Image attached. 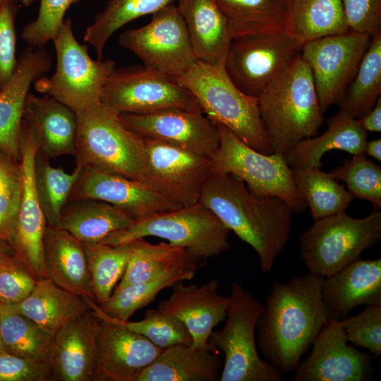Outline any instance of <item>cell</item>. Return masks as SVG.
Masks as SVG:
<instances>
[{
  "label": "cell",
  "mask_w": 381,
  "mask_h": 381,
  "mask_svg": "<svg viewBox=\"0 0 381 381\" xmlns=\"http://www.w3.org/2000/svg\"><path fill=\"white\" fill-rule=\"evenodd\" d=\"M322 279L308 272L272 286L257 322L256 343L263 359L282 373L296 369L329 320Z\"/></svg>",
  "instance_id": "obj_1"
},
{
  "label": "cell",
  "mask_w": 381,
  "mask_h": 381,
  "mask_svg": "<svg viewBox=\"0 0 381 381\" xmlns=\"http://www.w3.org/2000/svg\"><path fill=\"white\" fill-rule=\"evenodd\" d=\"M198 202L253 248L262 272L272 270L291 229L293 212L284 200L257 195L235 175L210 171Z\"/></svg>",
  "instance_id": "obj_2"
},
{
  "label": "cell",
  "mask_w": 381,
  "mask_h": 381,
  "mask_svg": "<svg viewBox=\"0 0 381 381\" xmlns=\"http://www.w3.org/2000/svg\"><path fill=\"white\" fill-rule=\"evenodd\" d=\"M260 117L274 153L284 155L303 139L318 134L324 116L311 71L297 55L264 89Z\"/></svg>",
  "instance_id": "obj_3"
},
{
  "label": "cell",
  "mask_w": 381,
  "mask_h": 381,
  "mask_svg": "<svg viewBox=\"0 0 381 381\" xmlns=\"http://www.w3.org/2000/svg\"><path fill=\"white\" fill-rule=\"evenodd\" d=\"M76 114L75 157L83 169L119 175L144 182V138L101 102Z\"/></svg>",
  "instance_id": "obj_4"
},
{
  "label": "cell",
  "mask_w": 381,
  "mask_h": 381,
  "mask_svg": "<svg viewBox=\"0 0 381 381\" xmlns=\"http://www.w3.org/2000/svg\"><path fill=\"white\" fill-rule=\"evenodd\" d=\"M171 78L195 97L203 114L214 124L228 128L261 153H274L260 117L258 99L239 90L224 68L198 61L185 73Z\"/></svg>",
  "instance_id": "obj_5"
},
{
  "label": "cell",
  "mask_w": 381,
  "mask_h": 381,
  "mask_svg": "<svg viewBox=\"0 0 381 381\" xmlns=\"http://www.w3.org/2000/svg\"><path fill=\"white\" fill-rule=\"evenodd\" d=\"M230 230L200 202L135 219L99 243L119 246L155 236L181 247L197 260L217 257L230 247Z\"/></svg>",
  "instance_id": "obj_6"
},
{
  "label": "cell",
  "mask_w": 381,
  "mask_h": 381,
  "mask_svg": "<svg viewBox=\"0 0 381 381\" xmlns=\"http://www.w3.org/2000/svg\"><path fill=\"white\" fill-rule=\"evenodd\" d=\"M381 239V212L364 218L340 212L314 220L299 236V249L308 272L325 278L360 259Z\"/></svg>",
  "instance_id": "obj_7"
},
{
  "label": "cell",
  "mask_w": 381,
  "mask_h": 381,
  "mask_svg": "<svg viewBox=\"0 0 381 381\" xmlns=\"http://www.w3.org/2000/svg\"><path fill=\"white\" fill-rule=\"evenodd\" d=\"M226 323L213 331L209 344L224 353L219 381H282V373L261 358L255 329L263 305L240 283L231 286Z\"/></svg>",
  "instance_id": "obj_8"
},
{
  "label": "cell",
  "mask_w": 381,
  "mask_h": 381,
  "mask_svg": "<svg viewBox=\"0 0 381 381\" xmlns=\"http://www.w3.org/2000/svg\"><path fill=\"white\" fill-rule=\"evenodd\" d=\"M56 54V68L51 77L34 83L35 90L52 96L75 114L101 102L103 87L116 68L111 59L95 60L85 44L75 37L71 19L64 20L52 40Z\"/></svg>",
  "instance_id": "obj_9"
},
{
  "label": "cell",
  "mask_w": 381,
  "mask_h": 381,
  "mask_svg": "<svg viewBox=\"0 0 381 381\" xmlns=\"http://www.w3.org/2000/svg\"><path fill=\"white\" fill-rule=\"evenodd\" d=\"M219 145L211 159L210 171L231 174L259 196L284 200L293 213H303L308 205L292 177L284 155H266L250 147L224 126L216 124Z\"/></svg>",
  "instance_id": "obj_10"
},
{
  "label": "cell",
  "mask_w": 381,
  "mask_h": 381,
  "mask_svg": "<svg viewBox=\"0 0 381 381\" xmlns=\"http://www.w3.org/2000/svg\"><path fill=\"white\" fill-rule=\"evenodd\" d=\"M101 103L119 114L169 109L202 112L188 90L171 77L145 66L115 68L103 87Z\"/></svg>",
  "instance_id": "obj_11"
},
{
  "label": "cell",
  "mask_w": 381,
  "mask_h": 381,
  "mask_svg": "<svg viewBox=\"0 0 381 381\" xmlns=\"http://www.w3.org/2000/svg\"><path fill=\"white\" fill-rule=\"evenodd\" d=\"M152 16L146 25L122 32L119 44L171 78L185 73L198 60L177 6L171 4Z\"/></svg>",
  "instance_id": "obj_12"
},
{
  "label": "cell",
  "mask_w": 381,
  "mask_h": 381,
  "mask_svg": "<svg viewBox=\"0 0 381 381\" xmlns=\"http://www.w3.org/2000/svg\"><path fill=\"white\" fill-rule=\"evenodd\" d=\"M371 36L349 30L306 42L301 56L308 65L321 110L342 99L353 79Z\"/></svg>",
  "instance_id": "obj_13"
},
{
  "label": "cell",
  "mask_w": 381,
  "mask_h": 381,
  "mask_svg": "<svg viewBox=\"0 0 381 381\" xmlns=\"http://www.w3.org/2000/svg\"><path fill=\"white\" fill-rule=\"evenodd\" d=\"M304 42L285 31L234 39L224 69L245 94L258 97L279 73L301 53Z\"/></svg>",
  "instance_id": "obj_14"
},
{
  "label": "cell",
  "mask_w": 381,
  "mask_h": 381,
  "mask_svg": "<svg viewBox=\"0 0 381 381\" xmlns=\"http://www.w3.org/2000/svg\"><path fill=\"white\" fill-rule=\"evenodd\" d=\"M144 138V183L181 207L198 202L211 159L175 145Z\"/></svg>",
  "instance_id": "obj_15"
},
{
  "label": "cell",
  "mask_w": 381,
  "mask_h": 381,
  "mask_svg": "<svg viewBox=\"0 0 381 381\" xmlns=\"http://www.w3.org/2000/svg\"><path fill=\"white\" fill-rule=\"evenodd\" d=\"M37 151L35 131L23 117L20 133L23 187L11 250L39 280L48 277L44 253L47 224L34 183V164Z\"/></svg>",
  "instance_id": "obj_16"
},
{
  "label": "cell",
  "mask_w": 381,
  "mask_h": 381,
  "mask_svg": "<svg viewBox=\"0 0 381 381\" xmlns=\"http://www.w3.org/2000/svg\"><path fill=\"white\" fill-rule=\"evenodd\" d=\"M86 301L100 319L93 381H137L162 349L103 314L97 303Z\"/></svg>",
  "instance_id": "obj_17"
},
{
  "label": "cell",
  "mask_w": 381,
  "mask_h": 381,
  "mask_svg": "<svg viewBox=\"0 0 381 381\" xmlns=\"http://www.w3.org/2000/svg\"><path fill=\"white\" fill-rule=\"evenodd\" d=\"M348 342L341 321L329 318L315 339L310 354L294 370V380H369L372 374L370 357Z\"/></svg>",
  "instance_id": "obj_18"
},
{
  "label": "cell",
  "mask_w": 381,
  "mask_h": 381,
  "mask_svg": "<svg viewBox=\"0 0 381 381\" xmlns=\"http://www.w3.org/2000/svg\"><path fill=\"white\" fill-rule=\"evenodd\" d=\"M119 116L127 128L143 137L162 140L210 158L219 145L216 124L200 111L169 109Z\"/></svg>",
  "instance_id": "obj_19"
},
{
  "label": "cell",
  "mask_w": 381,
  "mask_h": 381,
  "mask_svg": "<svg viewBox=\"0 0 381 381\" xmlns=\"http://www.w3.org/2000/svg\"><path fill=\"white\" fill-rule=\"evenodd\" d=\"M82 199L108 202L123 210L134 219L181 207L141 181L83 169L69 200Z\"/></svg>",
  "instance_id": "obj_20"
},
{
  "label": "cell",
  "mask_w": 381,
  "mask_h": 381,
  "mask_svg": "<svg viewBox=\"0 0 381 381\" xmlns=\"http://www.w3.org/2000/svg\"><path fill=\"white\" fill-rule=\"evenodd\" d=\"M182 282L171 286V295L161 301L157 308L184 323L193 338V346L214 348L209 339L214 328L226 319L230 298L217 292L219 282L215 279L200 286Z\"/></svg>",
  "instance_id": "obj_21"
},
{
  "label": "cell",
  "mask_w": 381,
  "mask_h": 381,
  "mask_svg": "<svg viewBox=\"0 0 381 381\" xmlns=\"http://www.w3.org/2000/svg\"><path fill=\"white\" fill-rule=\"evenodd\" d=\"M99 322L90 308L55 332L49 358L54 380H93Z\"/></svg>",
  "instance_id": "obj_22"
},
{
  "label": "cell",
  "mask_w": 381,
  "mask_h": 381,
  "mask_svg": "<svg viewBox=\"0 0 381 381\" xmlns=\"http://www.w3.org/2000/svg\"><path fill=\"white\" fill-rule=\"evenodd\" d=\"M52 60L43 47H29L20 55L15 71L0 90V150L20 159V133L31 85L44 76Z\"/></svg>",
  "instance_id": "obj_23"
},
{
  "label": "cell",
  "mask_w": 381,
  "mask_h": 381,
  "mask_svg": "<svg viewBox=\"0 0 381 381\" xmlns=\"http://www.w3.org/2000/svg\"><path fill=\"white\" fill-rule=\"evenodd\" d=\"M321 296L328 318L339 321L358 306H381V259H359L323 278Z\"/></svg>",
  "instance_id": "obj_24"
},
{
  "label": "cell",
  "mask_w": 381,
  "mask_h": 381,
  "mask_svg": "<svg viewBox=\"0 0 381 381\" xmlns=\"http://www.w3.org/2000/svg\"><path fill=\"white\" fill-rule=\"evenodd\" d=\"M194 53L199 61L224 68L233 35L216 0H177Z\"/></svg>",
  "instance_id": "obj_25"
},
{
  "label": "cell",
  "mask_w": 381,
  "mask_h": 381,
  "mask_svg": "<svg viewBox=\"0 0 381 381\" xmlns=\"http://www.w3.org/2000/svg\"><path fill=\"white\" fill-rule=\"evenodd\" d=\"M44 253L48 278L62 289L96 303L81 241L64 229L47 225Z\"/></svg>",
  "instance_id": "obj_26"
},
{
  "label": "cell",
  "mask_w": 381,
  "mask_h": 381,
  "mask_svg": "<svg viewBox=\"0 0 381 381\" xmlns=\"http://www.w3.org/2000/svg\"><path fill=\"white\" fill-rule=\"evenodd\" d=\"M37 136L38 152L47 158L73 155L75 151V113L56 98L29 93L24 116Z\"/></svg>",
  "instance_id": "obj_27"
},
{
  "label": "cell",
  "mask_w": 381,
  "mask_h": 381,
  "mask_svg": "<svg viewBox=\"0 0 381 381\" xmlns=\"http://www.w3.org/2000/svg\"><path fill=\"white\" fill-rule=\"evenodd\" d=\"M367 134L356 119L339 111L328 121V128L322 135L298 142L284 154L292 169L320 168L323 155L332 150H340L352 155L365 153Z\"/></svg>",
  "instance_id": "obj_28"
},
{
  "label": "cell",
  "mask_w": 381,
  "mask_h": 381,
  "mask_svg": "<svg viewBox=\"0 0 381 381\" xmlns=\"http://www.w3.org/2000/svg\"><path fill=\"white\" fill-rule=\"evenodd\" d=\"M214 348L175 345L162 349L137 381H217L222 363Z\"/></svg>",
  "instance_id": "obj_29"
},
{
  "label": "cell",
  "mask_w": 381,
  "mask_h": 381,
  "mask_svg": "<svg viewBox=\"0 0 381 381\" xmlns=\"http://www.w3.org/2000/svg\"><path fill=\"white\" fill-rule=\"evenodd\" d=\"M134 219L108 202L82 199L69 200L55 227L82 243H100L110 234L128 226Z\"/></svg>",
  "instance_id": "obj_30"
},
{
  "label": "cell",
  "mask_w": 381,
  "mask_h": 381,
  "mask_svg": "<svg viewBox=\"0 0 381 381\" xmlns=\"http://www.w3.org/2000/svg\"><path fill=\"white\" fill-rule=\"evenodd\" d=\"M12 306L18 313L54 332L90 309L85 298L62 289L49 278L37 280L32 292Z\"/></svg>",
  "instance_id": "obj_31"
},
{
  "label": "cell",
  "mask_w": 381,
  "mask_h": 381,
  "mask_svg": "<svg viewBox=\"0 0 381 381\" xmlns=\"http://www.w3.org/2000/svg\"><path fill=\"white\" fill-rule=\"evenodd\" d=\"M132 242L133 253L116 288L147 281L164 273L197 272L196 261L181 247L169 243L152 244L144 238Z\"/></svg>",
  "instance_id": "obj_32"
},
{
  "label": "cell",
  "mask_w": 381,
  "mask_h": 381,
  "mask_svg": "<svg viewBox=\"0 0 381 381\" xmlns=\"http://www.w3.org/2000/svg\"><path fill=\"white\" fill-rule=\"evenodd\" d=\"M349 30L341 0H288L284 31L304 43Z\"/></svg>",
  "instance_id": "obj_33"
},
{
  "label": "cell",
  "mask_w": 381,
  "mask_h": 381,
  "mask_svg": "<svg viewBox=\"0 0 381 381\" xmlns=\"http://www.w3.org/2000/svg\"><path fill=\"white\" fill-rule=\"evenodd\" d=\"M233 39L284 31L288 0H216Z\"/></svg>",
  "instance_id": "obj_34"
},
{
  "label": "cell",
  "mask_w": 381,
  "mask_h": 381,
  "mask_svg": "<svg viewBox=\"0 0 381 381\" xmlns=\"http://www.w3.org/2000/svg\"><path fill=\"white\" fill-rule=\"evenodd\" d=\"M55 332L2 304L0 334L5 351L30 360L49 363Z\"/></svg>",
  "instance_id": "obj_35"
},
{
  "label": "cell",
  "mask_w": 381,
  "mask_h": 381,
  "mask_svg": "<svg viewBox=\"0 0 381 381\" xmlns=\"http://www.w3.org/2000/svg\"><path fill=\"white\" fill-rule=\"evenodd\" d=\"M292 177L313 220L346 211L353 199L343 186L320 168L292 169Z\"/></svg>",
  "instance_id": "obj_36"
},
{
  "label": "cell",
  "mask_w": 381,
  "mask_h": 381,
  "mask_svg": "<svg viewBox=\"0 0 381 381\" xmlns=\"http://www.w3.org/2000/svg\"><path fill=\"white\" fill-rule=\"evenodd\" d=\"M177 0H109L98 13L84 34V41L92 45L97 59L111 37L126 24L147 15H152Z\"/></svg>",
  "instance_id": "obj_37"
},
{
  "label": "cell",
  "mask_w": 381,
  "mask_h": 381,
  "mask_svg": "<svg viewBox=\"0 0 381 381\" xmlns=\"http://www.w3.org/2000/svg\"><path fill=\"white\" fill-rule=\"evenodd\" d=\"M351 86L341 101L340 111L355 119L367 114L381 95V31L371 36Z\"/></svg>",
  "instance_id": "obj_38"
},
{
  "label": "cell",
  "mask_w": 381,
  "mask_h": 381,
  "mask_svg": "<svg viewBox=\"0 0 381 381\" xmlns=\"http://www.w3.org/2000/svg\"><path fill=\"white\" fill-rule=\"evenodd\" d=\"M47 157L37 151L34 164V183L47 224L56 226L70 199L82 168L76 165L72 173L52 167Z\"/></svg>",
  "instance_id": "obj_39"
},
{
  "label": "cell",
  "mask_w": 381,
  "mask_h": 381,
  "mask_svg": "<svg viewBox=\"0 0 381 381\" xmlns=\"http://www.w3.org/2000/svg\"><path fill=\"white\" fill-rule=\"evenodd\" d=\"M96 303L102 305L121 279L133 250V243L111 246L83 243Z\"/></svg>",
  "instance_id": "obj_40"
},
{
  "label": "cell",
  "mask_w": 381,
  "mask_h": 381,
  "mask_svg": "<svg viewBox=\"0 0 381 381\" xmlns=\"http://www.w3.org/2000/svg\"><path fill=\"white\" fill-rule=\"evenodd\" d=\"M193 272H175L164 273L147 281L116 288L99 310L109 318L128 321L138 310L152 302L162 290L175 283L191 279L195 274Z\"/></svg>",
  "instance_id": "obj_41"
},
{
  "label": "cell",
  "mask_w": 381,
  "mask_h": 381,
  "mask_svg": "<svg viewBox=\"0 0 381 381\" xmlns=\"http://www.w3.org/2000/svg\"><path fill=\"white\" fill-rule=\"evenodd\" d=\"M22 187L20 159L0 150V245L11 250Z\"/></svg>",
  "instance_id": "obj_42"
},
{
  "label": "cell",
  "mask_w": 381,
  "mask_h": 381,
  "mask_svg": "<svg viewBox=\"0 0 381 381\" xmlns=\"http://www.w3.org/2000/svg\"><path fill=\"white\" fill-rule=\"evenodd\" d=\"M353 155L329 174L336 181H344L353 198L366 200L378 210L381 207V169L368 159L365 153Z\"/></svg>",
  "instance_id": "obj_43"
},
{
  "label": "cell",
  "mask_w": 381,
  "mask_h": 381,
  "mask_svg": "<svg viewBox=\"0 0 381 381\" xmlns=\"http://www.w3.org/2000/svg\"><path fill=\"white\" fill-rule=\"evenodd\" d=\"M119 322L162 349L193 344V338L184 323L176 316L159 308L147 310L141 320Z\"/></svg>",
  "instance_id": "obj_44"
},
{
  "label": "cell",
  "mask_w": 381,
  "mask_h": 381,
  "mask_svg": "<svg viewBox=\"0 0 381 381\" xmlns=\"http://www.w3.org/2000/svg\"><path fill=\"white\" fill-rule=\"evenodd\" d=\"M37 279L26 265L11 250L0 255V302L13 305L33 290Z\"/></svg>",
  "instance_id": "obj_45"
},
{
  "label": "cell",
  "mask_w": 381,
  "mask_h": 381,
  "mask_svg": "<svg viewBox=\"0 0 381 381\" xmlns=\"http://www.w3.org/2000/svg\"><path fill=\"white\" fill-rule=\"evenodd\" d=\"M78 1L40 0L36 19L25 25L23 29V40L30 47H43L57 33L70 6Z\"/></svg>",
  "instance_id": "obj_46"
},
{
  "label": "cell",
  "mask_w": 381,
  "mask_h": 381,
  "mask_svg": "<svg viewBox=\"0 0 381 381\" xmlns=\"http://www.w3.org/2000/svg\"><path fill=\"white\" fill-rule=\"evenodd\" d=\"M341 322L349 341L368 349L375 356H380L381 306H367L361 313Z\"/></svg>",
  "instance_id": "obj_47"
},
{
  "label": "cell",
  "mask_w": 381,
  "mask_h": 381,
  "mask_svg": "<svg viewBox=\"0 0 381 381\" xmlns=\"http://www.w3.org/2000/svg\"><path fill=\"white\" fill-rule=\"evenodd\" d=\"M15 3L0 6V90L11 80L17 64Z\"/></svg>",
  "instance_id": "obj_48"
},
{
  "label": "cell",
  "mask_w": 381,
  "mask_h": 381,
  "mask_svg": "<svg viewBox=\"0 0 381 381\" xmlns=\"http://www.w3.org/2000/svg\"><path fill=\"white\" fill-rule=\"evenodd\" d=\"M49 363L18 356L4 351L0 355V381L53 380Z\"/></svg>",
  "instance_id": "obj_49"
},
{
  "label": "cell",
  "mask_w": 381,
  "mask_h": 381,
  "mask_svg": "<svg viewBox=\"0 0 381 381\" xmlns=\"http://www.w3.org/2000/svg\"><path fill=\"white\" fill-rule=\"evenodd\" d=\"M349 30L373 36L381 31V0H341Z\"/></svg>",
  "instance_id": "obj_50"
},
{
  "label": "cell",
  "mask_w": 381,
  "mask_h": 381,
  "mask_svg": "<svg viewBox=\"0 0 381 381\" xmlns=\"http://www.w3.org/2000/svg\"><path fill=\"white\" fill-rule=\"evenodd\" d=\"M365 131H381V97H378L374 107L364 116L357 119Z\"/></svg>",
  "instance_id": "obj_51"
},
{
  "label": "cell",
  "mask_w": 381,
  "mask_h": 381,
  "mask_svg": "<svg viewBox=\"0 0 381 381\" xmlns=\"http://www.w3.org/2000/svg\"><path fill=\"white\" fill-rule=\"evenodd\" d=\"M365 154L373 157L379 162H381V139L377 138L367 141L365 147Z\"/></svg>",
  "instance_id": "obj_52"
},
{
  "label": "cell",
  "mask_w": 381,
  "mask_h": 381,
  "mask_svg": "<svg viewBox=\"0 0 381 381\" xmlns=\"http://www.w3.org/2000/svg\"><path fill=\"white\" fill-rule=\"evenodd\" d=\"M20 1L21 4L25 6H30L34 1V0H20Z\"/></svg>",
  "instance_id": "obj_53"
},
{
  "label": "cell",
  "mask_w": 381,
  "mask_h": 381,
  "mask_svg": "<svg viewBox=\"0 0 381 381\" xmlns=\"http://www.w3.org/2000/svg\"><path fill=\"white\" fill-rule=\"evenodd\" d=\"M5 351L4 345L0 334V355Z\"/></svg>",
  "instance_id": "obj_54"
},
{
  "label": "cell",
  "mask_w": 381,
  "mask_h": 381,
  "mask_svg": "<svg viewBox=\"0 0 381 381\" xmlns=\"http://www.w3.org/2000/svg\"><path fill=\"white\" fill-rule=\"evenodd\" d=\"M16 0H0V6L6 3H15Z\"/></svg>",
  "instance_id": "obj_55"
},
{
  "label": "cell",
  "mask_w": 381,
  "mask_h": 381,
  "mask_svg": "<svg viewBox=\"0 0 381 381\" xmlns=\"http://www.w3.org/2000/svg\"><path fill=\"white\" fill-rule=\"evenodd\" d=\"M6 250H11L10 249L0 245V255Z\"/></svg>",
  "instance_id": "obj_56"
},
{
  "label": "cell",
  "mask_w": 381,
  "mask_h": 381,
  "mask_svg": "<svg viewBox=\"0 0 381 381\" xmlns=\"http://www.w3.org/2000/svg\"><path fill=\"white\" fill-rule=\"evenodd\" d=\"M1 306H2V303L0 302V311H1Z\"/></svg>",
  "instance_id": "obj_57"
}]
</instances>
